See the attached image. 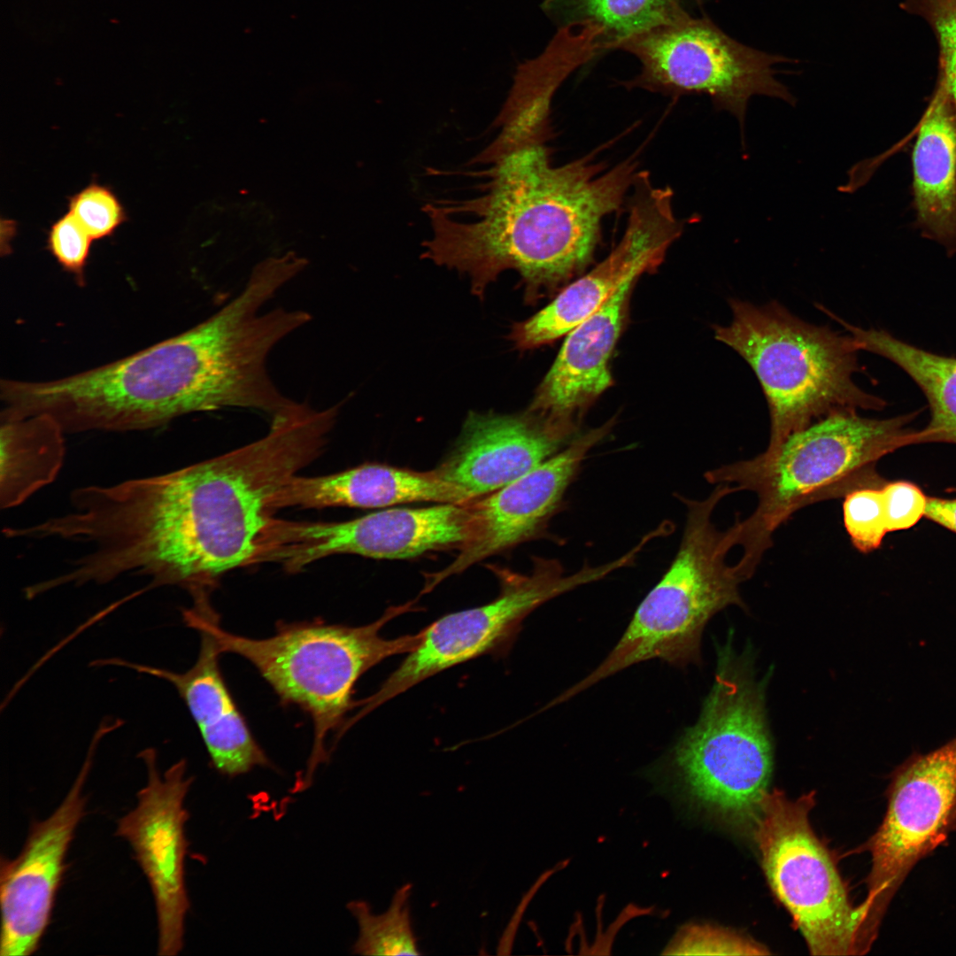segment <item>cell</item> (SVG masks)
<instances>
[{
	"label": "cell",
	"instance_id": "5bb4252c",
	"mask_svg": "<svg viewBox=\"0 0 956 956\" xmlns=\"http://www.w3.org/2000/svg\"><path fill=\"white\" fill-rule=\"evenodd\" d=\"M625 232L612 252L586 275L567 286L548 305L514 326L511 339L532 349L567 335L594 313L622 285L656 269L683 230L675 214L673 191L652 184L639 171L631 189Z\"/></svg>",
	"mask_w": 956,
	"mask_h": 956
},
{
	"label": "cell",
	"instance_id": "9a60e30c",
	"mask_svg": "<svg viewBox=\"0 0 956 956\" xmlns=\"http://www.w3.org/2000/svg\"><path fill=\"white\" fill-rule=\"evenodd\" d=\"M146 784L137 792V805L118 821L116 835L131 846L154 898L158 921V954L176 955L184 945L189 900L185 883L189 842L185 798L194 778L181 759L160 774L157 752H140Z\"/></svg>",
	"mask_w": 956,
	"mask_h": 956
},
{
	"label": "cell",
	"instance_id": "f546056e",
	"mask_svg": "<svg viewBox=\"0 0 956 956\" xmlns=\"http://www.w3.org/2000/svg\"><path fill=\"white\" fill-rule=\"evenodd\" d=\"M675 954L766 955L762 944L728 929L710 926L687 929L672 946Z\"/></svg>",
	"mask_w": 956,
	"mask_h": 956
},
{
	"label": "cell",
	"instance_id": "ba28073f",
	"mask_svg": "<svg viewBox=\"0 0 956 956\" xmlns=\"http://www.w3.org/2000/svg\"><path fill=\"white\" fill-rule=\"evenodd\" d=\"M687 790L722 816L755 822L773 771L764 687L728 646L697 723L672 752Z\"/></svg>",
	"mask_w": 956,
	"mask_h": 956
},
{
	"label": "cell",
	"instance_id": "9c48e42d",
	"mask_svg": "<svg viewBox=\"0 0 956 956\" xmlns=\"http://www.w3.org/2000/svg\"><path fill=\"white\" fill-rule=\"evenodd\" d=\"M815 793L797 799L767 791L754 836L768 883L791 914L813 955H860L863 922L809 821Z\"/></svg>",
	"mask_w": 956,
	"mask_h": 956
},
{
	"label": "cell",
	"instance_id": "5b68a950",
	"mask_svg": "<svg viewBox=\"0 0 956 956\" xmlns=\"http://www.w3.org/2000/svg\"><path fill=\"white\" fill-rule=\"evenodd\" d=\"M410 605L390 608L376 621L360 627L328 624L320 620L278 623L274 635L262 639L238 636L223 629L211 605L191 606L182 613L189 628L201 626L215 639L221 653L247 659L268 682L283 704L297 705L309 714L313 741L305 771L295 790L310 787L317 767L328 761L326 739L338 734L345 716L356 706L352 700L359 677L383 659L410 652L421 631L386 639L380 630Z\"/></svg>",
	"mask_w": 956,
	"mask_h": 956
},
{
	"label": "cell",
	"instance_id": "603a6c76",
	"mask_svg": "<svg viewBox=\"0 0 956 956\" xmlns=\"http://www.w3.org/2000/svg\"><path fill=\"white\" fill-rule=\"evenodd\" d=\"M856 341L860 351L881 356L904 371L925 397L929 420L915 430L914 444H956V358L926 351L886 330L862 328L835 316Z\"/></svg>",
	"mask_w": 956,
	"mask_h": 956
},
{
	"label": "cell",
	"instance_id": "e0dca14e",
	"mask_svg": "<svg viewBox=\"0 0 956 956\" xmlns=\"http://www.w3.org/2000/svg\"><path fill=\"white\" fill-rule=\"evenodd\" d=\"M608 422L575 436L567 445L523 476L470 502L472 534L456 559L428 574L424 591L488 557L530 540L559 507L589 451L609 432Z\"/></svg>",
	"mask_w": 956,
	"mask_h": 956
},
{
	"label": "cell",
	"instance_id": "484cf974",
	"mask_svg": "<svg viewBox=\"0 0 956 956\" xmlns=\"http://www.w3.org/2000/svg\"><path fill=\"white\" fill-rule=\"evenodd\" d=\"M412 885L405 883L393 895L389 907L374 914L363 900L351 901L347 909L358 925L352 953L359 955H420L410 914Z\"/></svg>",
	"mask_w": 956,
	"mask_h": 956
},
{
	"label": "cell",
	"instance_id": "52a82bcc",
	"mask_svg": "<svg viewBox=\"0 0 956 956\" xmlns=\"http://www.w3.org/2000/svg\"><path fill=\"white\" fill-rule=\"evenodd\" d=\"M738 492L716 484L702 500L680 497L686 520L678 551L669 567L636 608L613 649L588 676L553 700L560 704L635 664L662 659L683 667L700 659L704 627L719 611L745 608L739 593L744 580L726 562L729 550L713 513L719 502Z\"/></svg>",
	"mask_w": 956,
	"mask_h": 956
},
{
	"label": "cell",
	"instance_id": "277c9868",
	"mask_svg": "<svg viewBox=\"0 0 956 956\" xmlns=\"http://www.w3.org/2000/svg\"><path fill=\"white\" fill-rule=\"evenodd\" d=\"M919 411L887 419H870L856 411L831 413L790 436L774 452L707 471L713 484L735 483L738 491L758 497L750 516L724 531L730 551L742 547L734 565L744 581L751 578L773 535L798 510L821 501L844 497L861 488L886 483L876 471L885 455L914 444L909 424Z\"/></svg>",
	"mask_w": 956,
	"mask_h": 956
},
{
	"label": "cell",
	"instance_id": "3957f363",
	"mask_svg": "<svg viewBox=\"0 0 956 956\" xmlns=\"http://www.w3.org/2000/svg\"><path fill=\"white\" fill-rule=\"evenodd\" d=\"M268 345L255 319L228 303L194 328L140 352L50 382L3 381L8 417L44 413L65 432L141 430L181 415L255 410L269 388Z\"/></svg>",
	"mask_w": 956,
	"mask_h": 956
},
{
	"label": "cell",
	"instance_id": "44dd1931",
	"mask_svg": "<svg viewBox=\"0 0 956 956\" xmlns=\"http://www.w3.org/2000/svg\"><path fill=\"white\" fill-rule=\"evenodd\" d=\"M414 502L466 504L463 494L434 471L365 464L322 476L295 475L272 497L270 510L287 507L378 508Z\"/></svg>",
	"mask_w": 956,
	"mask_h": 956
},
{
	"label": "cell",
	"instance_id": "83f0119b",
	"mask_svg": "<svg viewBox=\"0 0 956 956\" xmlns=\"http://www.w3.org/2000/svg\"><path fill=\"white\" fill-rule=\"evenodd\" d=\"M902 8L922 17L939 46V85L956 108V0H906Z\"/></svg>",
	"mask_w": 956,
	"mask_h": 956
},
{
	"label": "cell",
	"instance_id": "6da1fadb",
	"mask_svg": "<svg viewBox=\"0 0 956 956\" xmlns=\"http://www.w3.org/2000/svg\"><path fill=\"white\" fill-rule=\"evenodd\" d=\"M336 414V406L290 401L252 443L166 474L98 485L88 523L102 573L147 577L143 592L178 586L193 597L251 566L272 497L323 451Z\"/></svg>",
	"mask_w": 956,
	"mask_h": 956
},
{
	"label": "cell",
	"instance_id": "4316f807",
	"mask_svg": "<svg viewBox=\"0 0 956 956\" xmlns=\"http://www.w3.org/2000/svg\"><path fill=\"white\" fill-rule=\"evenodd\" d=\"M843 516L850 540L859 551L868 553L878 549L888 533L882 487L848 493L844 497Z\"/></svg>",
	"mask_w": 956,
	"mask_h": 956
},
{
	"label": "cell",
	"instance_id": "f1b7e54d",
	"mask_svg": "<svg viewBox=\"0 0 956 956\" xmlns=\"http://www.w3.org/2000/svg\"><path fill=\"white\" fill-rule=\"evenodd\" d=\"M68 212L93 240L112 235L126 218L117 197L99 184H90L73 196Z\"/></svg>",
	"mask_w": 956,
	"mask_h": 956
},
{
	"label": "cell",
	"instance_id": "7a4b0ae2",
	"mask_svg": "<svg viewBox=\"0 0 956 956\" xmlns=\"http://www.w3.org/2000/svg\"><path fill=\"white\" fill-rule=\"evenodd\" d=\"M546 135L482 153L495 163L476 197L426 206L425 257L466 274L477 295L506 269L519 272L530 298L579 273L632 189L633 157L607 170L590 156L555 166Z\"/></svg>",
	"mask_w": 956,
	"mask_h": 956
},
{
	"label": "cell",
	"instance_id": "8992f818",
	"mask_svg": "<svg viewBox=\"0 0 956 956\" xmlns=\"http://www.w3.org/2000/svg\"><path fill=\"white\" fill-rule=\"evenodd\" d=\"M729 306L732 320L715 325L714 336L749 364L760 383L770 415L765 452L831 413L886 406L854 382L860 349L850 334L808 323L775 301L755 305L731 298Z\"/></svg>",
	"mask_w": 956,
	"mask_h": 956
},
{
	"label": "cell",
	"instance_id": "2e32d148",
	"mask_svg": "<svg viewBox=\"0 0 956 956\" xmlns=\"http://www.w3.org/2000/svg\"><path fill=\"white\" fill-rule=\"evenodd\" d=\"M104 736L101 729L95 732L66 796L50 816L31 824L17 857L1 858L2 956L30 955L39 947L66 871L69 845L85 814L84 785Z\"/></svg>",
	"mask_w": 956,
	"mask_h": 956
},
{
	"label": "cell",
	"instance_id": "cb8c5ba5",
	"mask_svg": "<svg viewBox=\"0 0 956 956\" xmlns=\"http://www.w3.org/2000/svg\"><path fill=\"white\" fill-rule=\"evenodd\" d=\"M1 420L0 505L8 509L56 479L65 460L66 432L44 413Z\"/></svg>",
	"mask_w": 956,
	"mask_h": 956
},
{
	"label": "cell",
	"instance_id": "ac0fdd59",
	"mask_svg": "<svg viewBox=\"0 0 956 956\" xmlns=\"http://www.w3.org/2000/svg\"><path fill=\"white\" fill-rule=\"evenodd\" d=\"M574 431L529 411L470 412L454 448L433 471L472 502L537 467L567 445Z\"/></svg>",
	"mask_w": 956,
	"mask_h": 956
},
{
	"label": "cell",
	"instance_id": "4fadbf2b",
	"mask_svg": "<svg viewBox=\"0 0 956 956\" xmlns=\"http://www.w3.org/2000/svg\"><path fill=\"white\" fill-rule=\"evenodd\" d=\"M472 525L470 502L388 509L339 522L271 516L258 537L252 565L274 563L296 573L335 554L404 559L434 551H459L471 536Z\"/></svg>",
	"mask_w": 956,
	"mask_h": 956
},
{
	"label": "cell",
	"instance_id": "d4e9b609",
	"mask_svg": "<svg viewBox=\"0 0 956 956\" xmlns=\"http://www.w3.org/2000/svg\"><path fill=\"white\" fill-rule=\"evenodd\" d=\"M698 0H543L541 8L558 27L592 25L600 31V56L622 42L692 14Z\"/></svg>",
	"mask_w": 956,
	"mask_h": 956
},
{
	"label": "cell",
	"instance_id": "1f68e13d",
	"mask_svg": "<svg viewBox=\"0 0 956 956\" xmlns=\"http://www.w3.org/2000/svg\"><path fill=\"white\" fill-rule=\"evenodd\" d=\"M882 490L888 533L910 528L924 516L928 497L914 483L886 482Z\"/></svg>",
	"mask_w": 956,
	"mask_h": 956
},
{
	"label": "cell",
	"instance_id": "d6a6232c",
	"mask_svg": "<svg viewBox=\"0 0 956 956\" xmlns=\"http://www.w3.org/2000/svg\"><path fill=\"white\" fill-rule=\"evenodd\" d=\"M924 517L956 534V498L928 497Z\"/></svg>",
	"mask_w": 956,
	"mask_h": 956
},
{
	"label": "cell",
	"instance_id": "30bf717a",
	"mask_svg": "<svg viewBox=\"0 0 956 956\" xmlns=\"http://www.w3.org/2000/svg\"><path fill=\"white\" fill-rule=\"evenodd\" d=\"M616 50L634 55L641 64L639 73L622 86L672 96L707 95L717 110L737 119L742 134L752 96L776 97L790 104L796 101L775 77L774 68L794 60L735 40L705 13L650 29Z\"/></svg>",
	"mask_w": 956,
	"mask_h": 956
},
{
	"label": "cell",
	"instance_id": "8fae6325",
	"mask_svg": "<svg viewBox=\"0 0 956 956\" xmlns=\"http://www.w3.org/2000/svg\"><path fill=\"white\" fill-rule=\"evenodd\" d=\"M631 562L625 553L598 567L585 566L566 574L559 561L536 558L528 574L493 567L500 592L482 605L444 615L421 630L417 646L379 690L359 702L360 716L420 682L458 664L510 644L522 621L545 602L596 582Z\"/></svg>",
	"mask_w": 956,
	"mask_h": 956
},
{
	"label": "cell",
	"instance_id": "ffe728a7",
	"mask_svg": "<svg viewBox=\"0 0 956 956\" xmlns=\"http://www.w3.org/2000/svg\"><path fill=\"white\" fill-rule=\"evenodd\" d=\"M622 285L567 335L529 412L575 430L582 412L612 383L610 356L620 336L634 282Z\"/></svg>",
	"mask_w": 956,
	"mask_h": 956
},
{
	"label": "cell",
	"instance_id": "4dcf8cb0",
	"mask_svg": "<svg viewBox=\"0 0 956 956\" xmlns=\"http://www.w3.org/2000/svg\"><path fill=\"white\" fill-rule=\"evenodd\" d=\"M92 240L68 212L51 226L48 247L64 269L81 279Z\"/></svg>",
	"mask_w": 956,
	"mask_h": 956
},
{
	"label": "cell",
	"instance_id": "7402d4cb",
	"mask_svg": "<svg viewBox=\"0 0 956 956\" xmlns=\"http://www.w3.org/2000/svg\"><path fill=\"white\" fill-rule=\"evenodd\" d=\"M914 193L926 234L956 252V108L938 84L913 153Z\"/></svg>",
	"mask_w": 956,
	"mask_h": 956
},
{
	"label": "cell",
	"instance_id": "d6986e66",
	"mask_svg": "<svg viewBox=\"0 0 956 956\" xmlns=\"http://www.w3.org/2000/svg\"><path fill=\"white\" fill-rule=\"evenodd\" d=\"M191 628L200 635V648L196 662L184 672L120 658L97 659L93 665L127 667L170 683L185 702L212 765L220 774L231 778L257 767H274L228 690L220 671L221 652L215 639L201 626Z\"/></svg>",
	"mask_w": 956,
	"mask_h": 956
},
{
	"label": "cell",
	"instance_id": "7c38bea8",
	"mask_svg": "<svg viewBox=\"0 0 956 956\" xmlns=\"http://www.w3.org/2000/svg\"><path fill=\"white\" fill-rule=\"evenodd\" d=\"M887 797L883 820L863 846L871 855L867 893L860 905L861 937L868 945L910 871L956 830V737L901 764Z\"/></svg>",
	"mask_w": 956,
	"mask_h": 956
}]
</instances>
